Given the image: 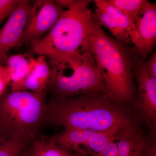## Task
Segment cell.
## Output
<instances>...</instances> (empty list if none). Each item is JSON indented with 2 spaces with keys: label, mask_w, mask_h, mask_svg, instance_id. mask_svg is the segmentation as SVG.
Masks as SVG:
<instances>
[{
  "label": "cell",
  "mask_w": 156,
  "mask_h": 156,
  "mask_svg": "<svg viewBox=\"0 0 156 156\" xmlns=\"http://www.w3.org/2000/svg\"><path fill=\"white\" fill-rule=\"evenodd\" d=\"M91 1L78 0L66 10L57 22L33 48L34 53L46 57L89 51V39L93 19L88 8Z\"/></svg>",
  "instance_id": "5b68a950"
},
{
  "label": "cell",
  "mask_w": 156,
  "mask_h": 156,
  "mask_svg": "<svg viewBox=\"0 0 156 156\" xmlns=\"http://www.w3.org/2000/svg\"><path fill=\"white\" fill-rule=\"evenodd\" d=\"M95 8L92 13L95 22L108 30L115 39L129 46L136 38L135 25L123 12L108 0L94 1Z\"/></svg>",
  "instance_id": "9c48e42d"
},
{
  "label": "cell",
  "mask_w": 156,
  "mask_h": 156,
  "mask_svg": "<svg viewBox=\"0 0 156 156\" xmlns=\"http://www.w3.org/2000/svg\"><path fill=\"white\" fill-rule=\"evenodd\" d=\"M3 141V140H0V143H1Z\"/></svg>",
  "instance_id": "cb8c5ba5"
},
{
  "label": "cell",
  "mask_w": 156,
  "mask_h": 156,
  "mask_svg": "<svg viewBox=\"0 0 156 156\" xmlns=\"http://www.w3.org/2000/svg\"><path fill=\"white\" fill-rule=\"evenodd\" d=\"M128 109L117 105L105 93H89L48 103L44 124L63 129L119 130L136 125Z\"/></svg>",
  "instance_id": "6da1fadb"
},
{
  "label": "cell",
  "mask_w": 156,
  "mask_h": 156,
  "mask_svg": "<svg viewBox=\"0 0 156 156\" xmlns=\"http://www.w3.org/2000/svg\"><path fill=\"white\" fill-rule=\"evenodd\" d=\"M54 1L56 5L62 9L67 8L68 9L75 5L77 3L78 0H56Z\"/></svg>",
  "instance_id": "7402d4cb"
},
{
  "label": "cell",
  "mask_w": 156,
  "mask_h": 156,
  "mask_svg": "<svg viewBox=\"0 0 156 156\" xmlns=\"http://www.w3.org/2000/svg\"><path fill=\"white\" fill-rule=\"evenodd\" d=\"M112 5L123 12L134 24L145 0H108Z\"/></svg>",
  "instance_id": "2e32d148"
},
{
  "label": "cell",
  "mask_w": 156,
  "mask_h": 156,
  "mask_svg": "<svg viewBox=\"0 0 156 156\" xmlns=\"http://www.w3.org/2000/svg\"><path fill=\"white\" fill-rule=\"evenodd\" d=\"M89 51L102 76L107 96L128 109L136 93L130 47L109 36L93 20Z\"/></svg>",
  "instance_id": "7a4b0ae2"
},
{
  "label": "cell",
  "mask_w": 156,
  "mask_h": 156,
  "mask_svg": "<svg viewBox=\"0 0 156 156\" xmlns=\"http://www.w3.org/2000/svg\"><path fill=\"white\" fill-rule=\"evenodd\" d=\"M34 61L35 59L27 54L9 56L6 65L10 73L11 91H23L24 82L32 68Z\"/></svg>",
  "instance_id": "4fadbf2b"
},
{
  "label": "cell",
  "mask_w": 156,
  "mask_h": 156,
  "mask_svg": "<svg viewBox=\"0 0 156 156\" xmlns=\"http://www.w3.org/2000/svg\"><path fill=\"white\" fill-rule=\"evenodd\" d=\"M29 156H80L58 145L51 137L36 139L29 149Z\"/></svg>",
  "instance_id": "9a60e30c"
},
{
  "label": "cell",
  "mask_w": 156,
  "mask_h": 156,
  "mask_svg": "<svg viewBox=\"0 0 156 156\" xmlns=\"http://www.w3.org/2000/svg\"><path fill=\"white\" fill-rule=\"evenodd\" d=\"M119 131L63 129L51 137L58 145L80 156H87L89 154L94 156L105 149Z\"/></svg>",
  "instance_id": "ba28073f"
},
{
  "label": "cell",
  "mask_w": 156,
  "mask_h": 156,
  "mask_svg": "<svg viewBox=\"0 0 156 156\" xmlns=\"http://www.w3.org/2000/svg\"><path fill=\"white\" fill-rule=\"evenodd\" d=\"M134 25L136 38L130 50L145 60L156 44V5L145 0Z\"/></svg>",
  "instance_id": "8fae6325"
},
{
  "label": "cell",
  "mask_w": 156,
  "mask_h": 156,
  "mask_svg": "<svg viewBox=\"0 0 156 156\" xmlns=\"http://www.w3.org/2000/svg\"><path fill=\"white\" fill-rule=\"evenodd\" d=\"M31 141L22 139H12L0 143V156H19Z\"/></svg>",
  "instance_id": "e0dca14e"
},
{
  "label": "cell",
  "mask_w": 156,
  "mask_h": 156,
  "mask_svg": "<svg viewBox=\"0 0 156 156\" xmlns=\"http://www.w3.org/2000/svg\"><path fill=\"white\" fill-rule=\"evenodd\" d=\"M48 58L51 73L47 92L53 95L51 99L105 93L103 79L90 51Z\"/></svg>",
  "instance_id": "3957f363"
},
{
  "label": "cell",
  "mask_w": 156,
  "mask_h": 156,
  "mask_svg": "<svg viewBox=\"0 0 156 156\" xmlns=\"http://www.w3.org/2000/svg\"><path fill=\"white\" fill-rule=\"evenodd\" d=\"M65 11L53 0L34 1L17 47L33 48L51 30Z\"/></svg>",
  "instance_id": "52a82bcc"
},
{
  "label": "cell",
  "mask_w": 156,
  "mask_h": 156,
  "mask_svg": "<svg viewBox=\"0 0 156 156\" xmlns=\"http://www.w3.org/2000/svg\"><path fill=\"white\" fill-rule=\"evenodd\" d=\"M133 74L137 83V90L132 103L135 120L146 123L151 136L156 137V78L146 69L145 60L132 53Z\"/></svg>",
  "instance_id": "8992f818"
},
{
  "label": "cell",
  "mask_w": 156,
  "mask_h": 156,
  "mask_svg": "<svg viewBox=\"0 0 156 156\" xmlns=\"http://www.w3.org/2000/svg\"><path fill=\"white\" fill-rule=\"evenodd\" d=\"M147 141L133 125L119 130L105 149L94 156H145Z\"/></svg>",
  "instance_id": "7c38bea8"
},
{
  "label": "cell",
  "mask_w": 156,
  "mask_h": 156,
  "mask_svg": "<svg viewBox=\"0 0 156 156\" xmlns=\"http://www.w3.org/2000/svg\"><path fill=\"white\" fill-rule=\"evenodd\" d=\"M19 156H29V149L23 153L21 154Z\"/></svg>",
  "instance_id": "603a6c76"
},
{
  "label": "cell",
  "mask_w": 156,
  "mask_h": 156,
  "mask_svg": "<svg viewBox=\"0 0 156 156\" xmlns=\"http://www.w3.org/2000/svg\"><path fill=\"white\" fill-rule=\"evenodd\" d=\"M47 92L10 91L0 97V140L33 142L44 122Z\"/></svg>",
  "instance_id": "277c9868"
},
{
  "label": "cell",
  "mask_w": 156,
  "mask_h": 156,
  "mask_svg": "<svg viewBox=\"0 0 156 156\" xmlns=\"http://www.w3.org/2000/svg\"><path fill=\"white\" fill-rule=\"evenodd\" d=\"M11 83L9 70L6 65L0 63V97L5 92Z\"/></svg>",
  "instance_id": "d6986e66"
},
{
  "label": "cell",
  "mask_w": 156,
  "mask_h": 156,
  "mask_svg": "<svg viewBox=\"0 0 156 156\" xmlns=\"http://www.w3.org/2000/svg\"><path fill=\"white\" fill-rule=\"evenodd\" d=\"M50 68L46 57L39 55L23 84V91L47 92L50 76Z\"/></svg>",
  "instance_id": "5bb4252c"
},
{
  "label": "cell",
  "mask_w": 156,
  "mask_h": 156,
  "mask_svg": "<svg viewBox=\"0 0 156 156\" xmlns=\"http://www.w3.org/2000/svg\"><path fill=\"white\" fill-rule=\"evenodd\" d=\"M145 156H156V138H147Z\"/></svg>",
  "instance_id": "44dd1931"
},
{
  "label": "cell",
  "mask_w": 156,
  "mask_h": 156,
  "mask_svg": "<svg viewBox=\"0 0 156 156\" xmlns=\"http://www.w3.org/2000/svg\"><path fill=\"white\" fill-rule=\"evenodd\" d=\"M20 0H0V24L9 18Z\"/></svg>",
  "instance_id": "ac0fdd59"
},
{
  "label": "cell",
  "mask_w": 156,
  "mask_h": 156,
  "mask_svg": "<svg viewBox=\"0 0 156 156\" xmlns=\"http://www.w3.org/2000/svg\"><path fill=\"white\" fill-rule=\"evenodd\" d=\"M145 66L149 74L153 77L156 78V51L147 61H145Z\"/></svg>",
  "instance_id": "ffe728a7"
},
{
  "label": "cell",
  "mask_w": 156,
  "mask_h": 156,
  "mask_svg": "<svg viewBox=\"0 0 156 156\" xmlns=\"http://www.w3.org/2000/svg\"><path fill=\"white\" fill-rule=\"evenodd\" d=\"M33 2L20 0L0 30V63L6 65L9 53L17 47L32 8Z\"/></svg>",
  "instance_id": "30bf717a"
}]
</instances>
